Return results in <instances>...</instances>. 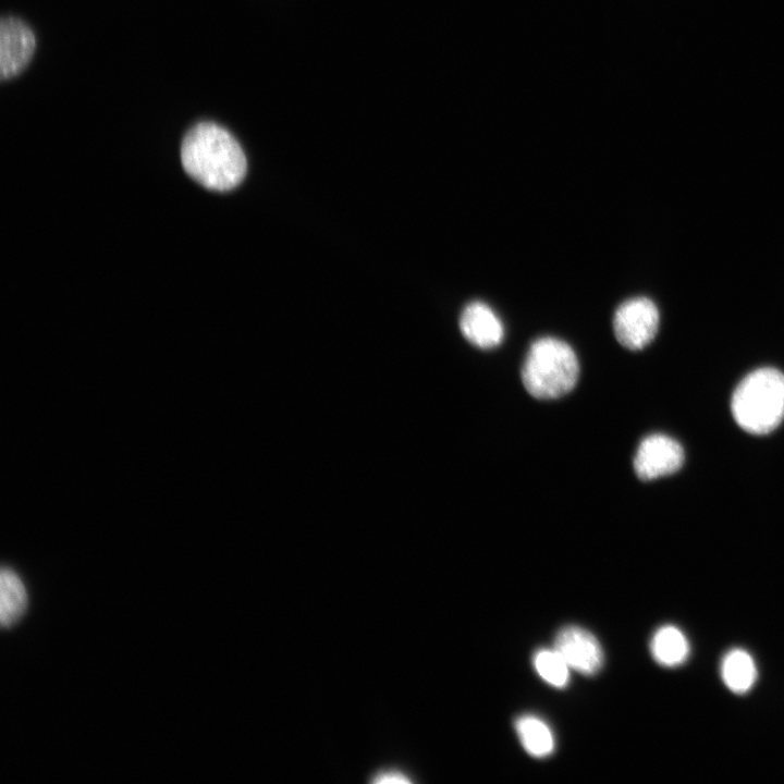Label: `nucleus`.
<instances>
[{
	"instance_id": "9d476101",
	"label": "nucleus",
	"mask_w": 784,
	"mask_h": 784,
	"mask_svg": "<svg viewBox=\"0 0 784 784\" xmlns=\"http://www.w3.org/2000/svg\"><path fill=\"white\" fill-rule=\"evenodd\" d=\"M650 649L653 659L659 664L669 667L682 664L689 653L686 636L673 625H664L656 630Z\"/></svg>"
},
{
	"instance_id": "ddd939ff",
	"label": "nucleus",
	"mask_w": 784,
	"mask_h": 784,
	"mask_svg": "<svg viewBox=\"0 0 784 784\" xmlns=\"http://www.w3.org/2000/svg\"><path fill=\"white\" fill-rule=\"evenodd\" d=\"M534 666L539 676L553 687H565L569 679V666L553 649H540L534 656Z\"/></svg>"
},
{
	"instance_id": "f8f14e48",
	"label": "nucleus",
	"mask_w": 784,
	"mask_h": 784,
	"mask_svg": "<svg viewBox=\"0 0 784 784\" xmlns=\"http://www.w3.org/2000/svg\"><path fill=\"white\" fill-rule=\"evenodd\" d=\"M524 749L532 757L543 758L554 750V736L549 725L536 715H522L515 722Z\"/></svg>"
},
{
	"instance_id": "9b49d317",
	"label": "nucleus",
	"mask_w": 784,
	"mask_h": 784,
	"mask_svg": "<svg viewBox=\"0 0 784 784\" xmlns=\"http://www.w3.org/2000/svg\"><path fill=\"white\" fill-rule=\"evenodd\" d=\"M721 675L726 687L735 694L748 691L757 678V667L750 653L732 649L723 658Z\"/></svg>"
},
{
	"instance_id": "f03ea898",
	"label": "nucleus",
	"mask_w": 784,
	"mask_h": 784,
	"mask_svg": "<svg viewBox=\"0 0 784 784\" xmlns=\"http://www.w3.org/2000/svg\"><path fill=\"white\" fill-rule=\"evenodd\" d=\"M731 408L735 421L745 431L771 432L784 418V375L770 367L748 373L736 387Z\"/></svg>"
},
{
	"instance_id": "4468645a",
	"label": "nucleus",
	"mask_w": 784,
	"mask_h": 784,
	"mask_svg": "<svg viewBox=\"0 0 784 784\" xmlns=\"http://www.w3.org/2000/svg\"><path fill=\"white\" fill-rule=\"evenodd\" d=\"M373 782H377V783H387V782L406 783V782H408V779H406L400 772H395V771L385 772L384 771V772L377 774L376 777L373 779Z\"/></svg>"
},
{
	"instance_id": "423d86ee",
	"label": "nucleus",
	"mask_w": 784,
	"mask_h": 784,
	"mask_svg": "<svg viewBox=\"0 0 784 784\" xmlns=\"http://www.w3.org/2000/svg\"><path fill=\"white\" fill-rule=\"evenodd\" d=\"M36 48L30 27L15 16H3L0 22V78L10 79L29 63Z\"/></svg>"
},
{
	"instance_id": "39448f33",
	"label": "nucleus",
	"mask_w": 784,
	"mask_h": 784,
	"mask_svg": "<svg viewBox=\"0 0 784 784\" xmlns=\"http://www.w3.org/2000/svg\"><path fill=\"white\" fill-rule=\"evenodd\" d=\"M684 462L682 445L662 433L646 437L638 445L634 469L640 480H652L675 473Z\"/></svg>"
},
{
	"instance_id": "20e7f679",
	"label": "nucleus",
	"mask_w": 784,
	"mask_h": 784,
	"mask_svg": "<svg viewBox=\"0 0 784 784\" xmlns=\"http://www.w3.org/2000/svg\"><path fill=\"white\" fill-rule=\"evenodd\" d=\"M659 322V310L650 298L633 297L623 302L615 310L613 332L621 345L637 351L654 339Z\"/></svg>"
},
{
	"instance_id": "6e6552de",
	"label": "nucleus",
	"mask_w": 784,
	"mask_h": 784,
	"mask_svg": "<svg viewBox=\"0 0 784 784\" xmlns=\"http://www.w3.org/2000/svg\"><path fill=\"white\" fill-rule=\"evenodd\" d=\"M460 327L463 335L477 347L498 346L504 336V328L495 313L485 303H469L462 311Z\"/></svg>"
},
{
	"instance_id": "0eeeda50",
	"label": "nucleus",
	"mask_w": 784,
	"mask_h": 784,
	"mask_svg": "<svg viewBox=\"0 0 784 784\" xmlns=\"http://www.w3.org/2000/svg\"><path fill=\"white\" fill-rule=\"evenodd\" d=\"M554 649L568 666L584 675H593L603 664V651L598 639L587 629L568 625L559 630Z\"/></svg>"
},
{
	"instance_id": "f257e3e1",
	"label": "nucleus",
	"mask_w": 784,
	"mask_h": 784,
	"mask_svg": "<svg viewBox=\"0 0 784 784\" xmlns=\"http://www.w3.org/2000/svg\"><path fill=\"white\" fill-rule=\"evenodd\" d=\"M181 161L185 172L204 187L225 192L236 187L247 169L234 136L213 122H198L184 135Z\"/></svg>"
},
{
	"instance_id": "7ed1b4c3",
	"label": "nucleus",
	"mask_w": 784,
	"mask_h": 784,
	"mask_svg": "<svg viewBox=\"0 0 784 784\" xmlns=\"http://www.w3.org/2000/svg\"><path fill=\"white\" fill-rule=\"evenodd\" d=\"M579 377V363L574 350L564 341L544 336L529 347L522 381L527 392L539 400H553L571 392Z\"/></svg>"
},
{
	"instance_id": "1a4fd4ad",
	"label": "nucleus",
	"mask_w": 784,
	"mask_h": 784,
	"mask_svg": "<svg viewBox=\"0 0 784 784\" xmlns=\"http://www.w3.org/2000/svg\"><path fill=\"white\" fill-rule=\"evenodd\" d=\"M1 605L0 621L4 628L15 625L27 608V592L19 575L9 567H2L0 575Z\"/></svg>"
}]
</instances>
